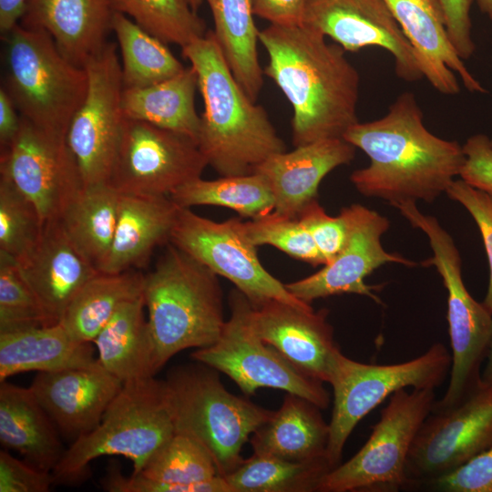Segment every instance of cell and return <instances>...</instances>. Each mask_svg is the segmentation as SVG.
Masks as SVG:
<instances>
[{
  "instance_id": "cell-1",
  "label": "cell",
  "mask_w": 492,
  "mask_h": 492,
  "mask_svg": "<svg viewBox=\"0 0 492 492\" xmlns=\"http://www.w3.org/2000/svg\"><path fill=\"white\" fill-rule=\"evenodd\" d=\"M369 158L350 180L365 197L395 207L405 202H433L460 175L463 146L431 133L412 92L400 94L378 119L353 125L343 137Z\"/></svg>"
},
{
  "instance_id": "cell-2",
  "label": "cell",
  "mask_w": 492,
  "mask_h": 492,
  "mask_svg": "<svg viewBox=\"0 0 492 492\" xmlns=\"http://www.w3.org/2000/svg\"><path fill=\"white\" fill-rule=\"evenodd\" d=\"M259 41L269 56L263 74L292 107L295 147L343 138L358 122L360 77L340 45L303 23L271 24Z\"/></svg>"
},
{
  "instance_id": "cell-3",
  "label": "cell",
  "mask_w": 492,
  "mask_h": 492,
  "mask_svg": "<svg viewBox=\"0 0 492 492\" xmlns=\"http://www.w3.org/2000/svg\"><path fill=\"white\" fill-rule=\"evenodd\" d=\"M182 55L198 76L204 105L198 147L208 165L222 177L247 175L286 151L265 109L237 82L212 30L182 47Z\"/></svg>"
},
{
  "instance_id": "cell-4",
  "label": "cell",
  "mask_w": 492,
  "mask_h": 492,
  "mask_svg": "<svg viewBox=\"0 0 492 492\" xmlns=\"http://www.w3.org/2000/svg\"><path fill=\"white\" fill-rule=\"evenodd\" d=\"M158 373L176 354L217 342L225 324L218 275L169 242L144 278Z\"/></svg>"
},
{
  "instance_id": "cell-5",
  "label": "cell",
  "mask_w": 492,
  "mask_h": 492,
  "mask_svg": "<svg viewBox=\"0 0 492 492\" xmlns=\"http://www.w3.org/2000/svg\"><path fill=\"white\" fill-rule=\"evenodd\" d=\"M2 38L5 43L2 87L19 115L47 132L66 137L87 92L86 68L68 60L44 30L18 23Z\"/></svg>"
},
{
  "instance_id": "cell-6",
  "label": "cell",
  "mask_w": 492,
  "mask_h": 492,
  "mask_svg": "<svg viewBox=\"0 0 492 492\" xmlns=\"http://www.w3.org/2000/svg\"><path fill=\"white\" fill-rule=\"evenodd\" d=\"M164 383L176 432L198 440L221 477L242 463L243 445L273 414L230 393L217 371L201 363L174 368Z\"/></svg>"
},
{
  "instance_id": "cell-7",
  "label": "cell",
  "mask_w": 492,
  "mask_h": 492,
  "mask_svg": "<svg viewBox=\"0 0 492 492\" xmlns=\"http://www.w3.org/2000/svg\"><path fill=\"white\" fill-rule=\"evenodd\" d=\"M176 432L164 381L154 376L123 386L89 433L75 439L53 469L56 482L84 477L88 465L104 456H122L138 474Z\"/></svg>"
},
{
  "instance_id": "cell-8",
  "label": "cell",
  "mask_w": 492,
  "mask_h": 492,
  "mask_svg": "<svg viewBox=\"0 0 492 492\" xmlns=\"http://www.w3.org/2000/svg\"><path fill=\"white\" fill-rule=\"evenodd\" d=\"M427 237L433 256L421 264L435 266L447 291V323L451 345L450 378L444 396L433 407L458 403L480 381V368L492 339V313L476 301L462 278L461 257L451 235L437 219L422 213L415 202L395 207Z\"/></svg>"
},
{
  "instance_id": "cell-9",
  "label": "cell",
  "mask_w": 492,
  "mask_h": 492,
  "mask_svg": "<svg viewBox=\"0 0 492 492\" xmlns=\"http://www.w3.org/2000/svg\"><path fill=\"white\" fill-rule=\"evenodd\" d=\"M451 362L450 352L441 343H433L415 358L394 364H364L338 351L328 383L333 392L327 446L333 468L340 465L343 446L361 419L397 390L439 387L450 372Z\"/></svg>"
},
{
  "instance_id": "cell-10",
  "label": "cell",
  "mask_w": 492,
  "mask_h": 492,
  "mask_svg": "<svg viewBox=\"0 0 492 492\" xmlns=\"http://www.w3.org/2000/svg\"><path fill=\"white\" fill-rule=\"evenodd\" d=\"M434 389L406 388L390 395L362 448L321 479L318 492L408 490L405 467L413 441L435 403Z\"/></svg>"
},
{
  "instance_id": "cell-11",
  "label": "cell",
  "mask_w": 492,
  "mask_h": 492,
  "mask_svg": "<svg viewBox=\"0 0 492 492\" xmlns=\"http://www.w3.org/2000/svg\"><path fill=\"white\" fill-rule=\"evenodd\" d=\"M229 304L231 316L220 336L215 343L194 351L192 359L227 374L247 395L260 388L280 389L326 409L331 397L323 383L302 374L256 333L253 306L247 297L235 288Z\"/></svg>"
},
{
  "instance_id": "cell-12",
  "label": "cell",
  "mask_w": 492,
  "mask_h": 492,
  "mask_svg": "<svg viewBox=\"0 0 492 492\" xmlns=\"http://www.w3.org/2000/svg\"><path fill=\"white\" fill-rule=\"evenodd\" d=\"M169 242L232 282L253 307L271 301L312 306L294 297L263 267L240 218L218 222L179 207Z\"/></svg>"
},
{
  "instance_id": "cell-13",
  "label": "cell",
  "mask_w": 492,
  "mask_h": 492,
  "mask_svg": "<svg viewBox=\"0 0 492 492\" xmlns=\"http://www.w3.org/2000/svg\"><path fill=\"white\" fill-rule=\"evenodd\" d=\"M492 446V384L481 381L458 403L432 407L411 446L408 489L460 467Z\"/></svg>"
},
{
  "instance_id": "cell-14",
  "label": "cell",
  "mask_w": 492,
  "mask_h": 492,
  "mask_svg": "<svg viewBox=\"0 0 492 492\" xmlns=\"http://www.w3.org/2000/svg\"><path fill=\"white\" fill-rule=\"evenodd\" d=\"M206 166L191 138L126 118L108 183L120 194L169 196Z\"/></svg>"
},
{
  "instance_id": "cell-15",
  "label": "cell",
  "mask_w": 492,
  "mask_h": 492,
  "mask_svg": "<svg viewBox=\"0 0 492 492\" xmlns=\"http://www.w3.org/2000/svg\"><path fill=\"white\" fill-rule=\"evenodd\" d=\"M84 67L88 76L87 92L68 126L66 139L87 186L108 183L126 117L116 44L108 42Z\"/></svg>"
},
{
  "instance_id": "cell-16",
  "label": "cell",
  "mask_w": 492,
  "mask_h": 492,
  "mask_svg": "<svg viewBox=\"0 0 492 492\" xmlns=\"http://www.w3.org/2000/svg\"><path fill=\"white\" fill-rule=\"evenodd\" d=\"M0 177L36 207L43 222L56 220L84 187L66 137L21 117L19 130L0 157Z\"/></svg>"
},
{
  "instance_id": "cell-17",
  "label": "cell",
  "mask_w": 492,
  "mask_h": 492,
  "mask_svg": "<svg viewBox=\"0 0 492 492\" xmlns=\"http://www.w3.org/2000/svg\"><path fill=\"white\" fill-rule=\"evenodd\" d=\"M341 212L347 223L348 236L340 253L315 273L285 286L294 297L308 304L343 293L366 296L382 304L374 292V287L366 284L365 278L385 263L415 266L416 262L384 249L381 238L390 226L386 217L358 203L343 208Z\"/></svg>"
},
{
  "instance_id": "cell-18",
  "label": "cell",
  "mask_w": 492,
  "mask_h": 492,
  "mask_svg": "<svg viewBox=\"0 0 492 492\" xmlns=\"http://www.w3.org/2000/svg\"><path fill=\"white\" fill-rule=\"evenodd\" d=\"M302 23L332 38L345 51L376 46L395 59L399 78L424 77L414 49L384 0H306Z\"/></svg>"
},
{
  "instance_id": "cell-19",
  "label": "cell",
  "mask_w": 492,
  "mask_h": 492,
  "mask_svg": "<svg viewBox=\"0 0 492 492\" xmlns=\"http://www.w3.org/2000/svg\"><path fill=\"white\" fill-rule=\"evenodd\" d=\"M329 311H314L281 301L253 307L251 323L256 333L274 347L302 374L329 383L338 351Z\"/></svg>"
},
{
  "instance_id": "cell-20",
  "label": "cell",
  "mask_w": 492,
  "mask_h": 492,
  "mask_svg": "<svg viewBox=\"0 0 492 492\" xmlns=\"http://www.w3.org/2000/svg\"><path fill=\"white\" fill-rule=\"evenodd\" d=\"M103 488L111 492H233L208 450L194 437L175 432L135 475L112 466Z\"/></svg>"
},
{
  "instance_id": "cell-21",
  "label": "cell",
  "mask_w": 492,
  "mask_h": 492,
  "mask_svg": "<svg viewBox=\"0 0 492 492\" xmlns=\"http://www.w3.org/2000/svg\"><path fill=\"white\" fill-rule=\"evenodd\" d=\"M122 386L97 360L88 367L37 373L30 389L56 426L75 440L99 424Z\"/></svg>"
},
{
  "instance_id": "cell-22",
  "label": "cell",
  "mask_w": 492,
  "mask_h": 492,
  "mask_svg": "<svg viewBox=\"0 0 492 492\" xmlns=\"http://www.w3.org/2000/svg\"><path fill=\"white\" fill-rule=\"evenodd\" d=\"M384 1L412 46L424 77L436 91L458 94L457 74L469 92H487L453 47L439 0Z\"/></svg>"
},
{
  "instance_id": "cell-23",
  "label": "cell",
  "mask_w": 492,
  "mask_h": 492,
  "mask_svg": "<svg viewBox=\"0 0 492 492\" xmlns=\"http://www.w3.org/2000/svg\"><path fill=\"white\" fill-rule=\"evenodd\" d=\"M15 261L51 324L61 321L76 294L98 272L58 220L45 222L37 242Z\"/></svg>"
},
{
  "instance_id": "cell-24",
  "label": "cell",
  "mask_w": 492,
  "mask_h": 492,
  "mask_svg": "<svg viewBox=\"0 0 492 492\" xmlns=\"http://www.w3.org/2000/svg\"><path fill=\"white\" fill-rule=\"evenodd\" d=\"M355 147L343 138H331L295 147L289 152L275 154L254 172L268 180L273 193V212L298 218L318 200V189L323 178L334 169L350 163Z\"/></svg>"
},
{
  "instance_id": "cell-25",
  "label": "cell",
  "mask_w": 492,
  "mask_h": 492,
  "mask_svg": "<svg viewBox=\"0 0 492 492\" xmlns=\"http://www.w3.org/2000/svg\"><path fill=\"white\" fill-rule=\"evenodd\" d=\"M112 0H26L19 24L48 33L61 53L83 67L112 31Z\"/></svg>"
},
{
  "instance_id": "cell-26",
  "label": "cell",
  "mask_w": 492,
  "mask_h": 492,
  "mask_svg": "<svg viewBox=\"0 0 492 492\" xmlns=\"http://www.w3.org/2000/svg\"><path fill=\"white\" fill-rule=\"evenodd\" d=\"M179 210L169 196L120 194L111 249L99 272H122L147 263L157 246L169 241Z\"/></svg>"
},
{
  "instance_id": "cell-27",
  "label": "cell",
  "mask_w": 492,
  "mask_h": 492,
  "mask_svg": "<svg viewBox=\"0 0 492 492\" xmlns=\"http://www.w3.org/2000/svg\"><path fill=\"white\" fill-rule=\"evenodd\" d=\"M91 343L74 340L60 323L0 332V382L20 373L91 366L97 363Z\"/></svg>"
},
{
  "instance_id": "cell-28",
  "label": "cell",
  "mask_w": 492,
  "mask_h": 492,
  "mask_svg": "<svg viewBox=\"0 0 492 492\" xmlns=\"http://www.w3.org/2000/svg\"><path fill=\"white\" fill-rule=\"evenodd\" d=\"M321 410L287 393L281 407L251 436L253 453L298 463L328 460L329 423Z\"/></svg>"
},
{
  "instance_id": "cell-29",
  "label": "cell",
  "mask_w": 492,
  "mask_h": 492,
  "mask_svg": "<svg viewBox=\"0 0 492 492\" xmlns=\"http://www.w3.org/2000/svg\"><path fill=\"white\" fill-rule=\"evenodd\" d=\"M0 442L25 461L52 472L66 450L56 425L34 393L5 381L0 385Z\"/></svg>"
},
{
  "instance_id": "cell-30",
  "label": "cell",
  "mask_w": 492,
  "mask_h": 492,
  "mask_svg": "<svg viewBox=\"0 0 492 492\" xmlns=\"http://www.w3.org/2000/svg\"><path fill=\"white\" fill-rule=\"evenodd\" d=\"M143 295L124 303L93 343L99 364L121 382L154 376V346Z\"/></svg>"
},
{
  "instance_id": "cell-31",
  "label": "cell",
  "mask_w": 492,
  "mask_h": 492,
  "mask_svg": "<svg viewBox=\"0 0 492 492\" xmlns=\"http://www.w3.org/2000/svg\"><path fill=\"white\" fill-rule=\"evenodd\" d=\"M198 76L190 66L160 83L140 88H126L122 108L127 118L150 123L181 134L198 145L200 116L195 107Z\"/></svg>"
},
{
  "instance_id": "cell-32",
  "label": "cell",
  "mask_w": 492,
  "mask_h": 492,
  "mask_svg": "<svg viewBox=\"0 0 492 492\" xmlns=\"http://www.w3.org/2000/svg\"><path fill=\"white\" fill-rule=\"evenodd\" d=\"M144 278L136 269L98 272L76 294L59 323L74 340L93 343L124 303L142 295Z\"/></svg>"
},
{
  "instance_id": "cell-33",
  "label": "cell",
  "mask_w": 492,
  "mask_h": 492,
  "mask_svg": "<svg viewBox=\"0 0 492 492\" xmlns=\"http://www.w3.org/2000/svg\"><path fill=\"white\" fill-rule=\"evenodd\" d=\"M214 23L213 34L239 85L256 101L262 85L257 43L259 30L251 0H204Z\"/></svg>"
},
{
  "instance_id": "cell-34",
  "label": "cell",
  "mask_w": 492,
  "mask_h": 492,
  "mask_svg": "<svg viewBox=\"0 0 492 492\" xmlns=\"http://www.w3.org/2000/svg\"><path fill=\"white\" fill-rule=\"evenodd\" d=\"M119 197L108 182L84 186L58 219L75 246L98 272L111 249Z\"/></svg>"
},
{
  "instance_id": "cell-35",
  "label": "cell",
  "mask_w": 492,
  "mask_h": 492,
  "mask_svg": "<svg viewBox=\"0 0 492 492\" xmlns=\"http://www.w3.org/2000/svg\"><path fill=\"white\" fill-rule=\"evenodd\" d=\"M180 208L213 205L229 208L241 217L259 219L274 210L275 201L266 178L258 172L217 179H192L170 195Z\"/></svg>"
},
{
  "instance_id": "cell-36",
  "label": "cell",
  "mask_w": 492,
  "mask_h": 492,
  "mask_svg": "<svg viewBox=\"0 0 492 492\" xmlns=\"http://www.w3.org/2000/svg\"><path fill=\"white\" fill-rule=\"evenodd\" d=\"M112 31L121 53L124 87H149L182 72L185 67L166 44L123 14L115 12Z\"/></svg>"
},
{
  "instance_id": "cell-37",
  "label": "cell",
  "mask_w": 492,
  "mask_h": 492,
  "mask_svg": "<svg viewBox=\"0 0 492 492\" xmlns=\"http://www.w3.org/2000/svg\"><path fill=\"white\" fill-rule=\"evenodd\" d=\"M332 469L327 459L298 463L253 453L224 477L233 492H313Z\"/></svg>"
},
{
  "instance_id": "cell-38",
  "label": "cell",
  "mask_w": 492,
  "mask_h": 492,
  "mask_svg": "<svg viewBox=\"0 0 492 492\" xmlns=\"http://www.w3.org/2000/svg\"><path fill=\"white\" fill-rule=\"evenodd\" d=\"M112 5L165 44L182 48L207 33L204 20L186 0H112Z\"/></svg>"
},
{
  "instance_id": "cell-39",
  "label": "cell",
  "mask_w": 492,
  "mask_h": 492,
  "mask_svg": "<svg viewBox=\"0 0 492 492\" xmlns=\"http://www.w3.org/2000/svg\"><path fill=\"white\" fill-rule=\"evenodd\" d=\"M43 225L31 201L0 177V251L20 258L37 242Z\"/></svg>"
},
{
  "instance_id": "cell-40",
  "label": "cell",
  "mask_w": 492,
  "mask_h": 492,
  "mask_svg": "<svg viewBox=\"0 0 492 492\" xmlns=\"http://www.w3.org/2000/svg\"><path fill=\"white\" fill-rule=\"evenodd\" d=\"M50 324L15 259L0 251V332Z\"/></svg>"
},
{
  "instance_id": "cell-41",
  "label": "cell",
  "mask_w": 492,
  "mask_h": 492,
  "mask_svg": "<svg viewBox=\"0 0 492 492\" xmlns=\"http://www.w3.org/2000/svg\"><path fill=\"white\" fill-rule=\"evenodd\" d=\"M242 228L255 247L271 245L314 267L324 265L311 234L298 218L272 211L259 219L242 221Z\"/></svg>"
},
{
  "instance_id": "cell-42",
  "label": "cell",
  "mask_w": 492,
  "mask_h": 492,
  "mask_svg": "<svg viewBox=\"0 0 492 492\" xmlns=\"http://www.w3.org/2000/svg\"><path fill=\"white\" fill-rule=\"evenodd\" d=\"M446 193L469 212L481 234L489 266V281L483 304L492 313V195L462 179H455Z\"/></svg>"
},
{
  "instance_id": "cell-43",
  "label": "cell",
  "mask_w": 492,
  "mask_h": 492,
  "mask_svg": "<svg viewBox=\"0 0 492 492\" xmlns=\"http://www.w3.org/2000/svg\"><path fill=\"white\" fill-rule=\"evenodd\" d=\"M298 219L311 234L324 265L330 263L344 247L348 228L344 216H330L318 200L310 204Z\"/></svg>"
},
{
  "instance_id": "cell-44",
  "label": "cell",
  "mask_w": 492,
  "mask_h": 492,
  "mask_svg": "<svg viewBox=\"0 0 492 492\" xmlns=\"http://www.w3.org/2000/svg\"><path fill=\"white\" fill-rule=\"evenodd\" d=\"M420 488L437 492H492V446Z\"/></svg>"
},
{
  "instance_id": "cell-45",
  "label": "cell",
  "mask_w": 492,
  "mask_h": 492,
  "mask_svg": "<svg viewBox=\"0 0 492 492\" xmlns=\"http://www.w3.org/2000/svg\"><path fill=\"white\" fill-rule=\"evenodd\" d=\"M54 483L52 472L0 452V492H46Z\"/></svg>"
},
{
  "instance_id": "cell-46",
  "label": "cell",
  "mask_w": 492,
  "mask_h": 492,
  "mask_svg": "<svg viewBox=\"0 0 492 492\" xmlns=\"http://www.w3.org/2000/svg\"><path fill=\"white\" fill-rule=\"evenodd\" d=\"M466 160L460 179L492 195V144L485 134L470 136L463 145Z\"/></svg>"
},
{
  "instance_id": "cell-47",
  "label": "cell",
  "mask_w": 492,
  "mask_h": 492,
  "mask_svg": "<svg viewBox=\"0 0 492 492\" xmlns=\"http://www.w3.org/2000/svg\"><path fill=\"white\" fill-rule=\"evenodd\" d=\"M474 0H439L446 16L449 40L457 55L468 59L476 50L470 7Z\"/></svg>"
},
{
  "instance_id": "cell-48",
  "label": "cell",
  "mask_w": 492,
  "mask_h": 492,
  "mask_svg": "<svg viewBox=\"0 0 492 492\" xmlns=\"http://www.w3.org/2000/svg\"><path fill=\"white\" fill-rule=\"evenodd\" d=\"M253 14L274 25L302 23L306 0H251Z\"/></svg>"
},
{
  "instance_id": "cell-49",
  "label": "cell",
  "mask_w": 492,
  "mask_h": 492,
  "mask_svg": "<svg viewBox=\"0 0 492 492\" xmlns=\"http://www.w3.org/2000/svg\"><path fill=\"white\" fill-rule=\"evenodd\" d=\"M21 123V116L6 91L0 89V147L5 149L16 136Z\"/></svg>"
},
{
  "instance_id": "cell-50",
  "label": "cell",
  "mask_w": 492,
  "mask_h": 492,
  "mask_svg": "<svg viewBox=\"0 0 492 492\" xmlns=\"http://www.w3.org/2000/svg\"><path fill=\"white\" fill-rule=\"evenodd\" d=\"M26 0H0L1 36L17 25L23 15Z\"/></svg>"
},
{
  "instance_id": "cell-51",
  "label": "cell",
  "mask_w": 492,
  "mask_h": 492,
  "mask_svg": "<svg viewBox=\"0 0 492 492\" xmlns=\"http://www.w3.org/2000/svg\"><path fill=\"white\" fill-rule=\"evenodd\" d=\"M481 379L484 382L492 384V339L490 342L488 353L486 358V365L481 374Z\"/></svg>"
},
{
  "instance_id": "cell-52",
  "label": "cell",
  "mask_w": 492,
  "mask_h": 492,
  "mask_svg": "<svg viewBox=\"0 0 492 492\" xmlns=\"http://www.w3.org/2000/svg\"><path fill=\"white\" fill-rule=\"evenodd\" d=\"M479 10L492 20V0H476Z\"/></svg>"
},
{
  "instance_id": "cell-53",
  "label": "cell",
  "mask_w": 492,
  "mask_h": 492,
  "mask_svg": "<svg viewBox=\"0 0 492 492\" xmlns=\"http://www.w3.org/2000/svg\"><path fill=\"white\" fill-rule=\"evenodd\" d=\"M186 1L190 5V7L196 12L204 2V0H186Z\"/></svg>"
},
{
  "instance_id": "cell-54",
  "label": "cell",
  "mask_w": 492,
  "mask_h": 492,
  "mask_svg": "<svg viewBox=\"0 0 492 492\" xmlns=\"http://www.w3.org/2000/svg\"><path fill=\"white\" fill-rule=\"evenodd\" d=\"M491 144H492V139H491Z\"/></svg>"
}]
</instances>
